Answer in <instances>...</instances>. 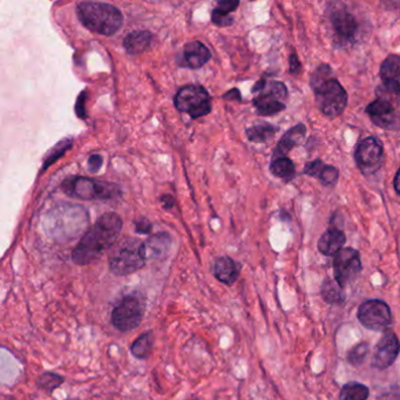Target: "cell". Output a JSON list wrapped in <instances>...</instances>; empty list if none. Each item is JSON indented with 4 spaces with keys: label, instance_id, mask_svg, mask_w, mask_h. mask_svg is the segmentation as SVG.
Instances as JSON below:
<instances>
[{
    "label": "cell",
    "instance_id": "6da1fadb",
    "mask_svg": "<svg viewBox=\"0 0 400 400\" xmlns=\"http://www.w3.org/2000/svg\"><path fill=\"white\" fill-rule=\"evenodd\" d=\"M122 221L119 215L107 213L86 232L72 253L77 265H89L98 261L107 250L112 249L121 232Z\"/></svg>",
    "mask_w": 400,
    "mask_h": 400
},
{
    "label": "cell",
    "instance_id": "7a4b0ae2",
    "mask_svg": "<svg viewBox=\"0 0 400 400\" xmlns=\"http://www.w3.org/2000/svg\"><path fill=\"white\" fill-rule=\"evenodd\" d=\"M315 100L320 112L329 118L341 115L348 105V94L339 81L334 77V71L327 64L320 65L312 73L310 80Z\"/></svg>",
    "mask_w": 400,
    "mask_h": 400
},
{
    "label": "cell",
    "instance_id": "3957f363",
    "mask_svg": "<svg viewBox=\"0 0 400 400\" xmlns=\"http://www.w3.org/2000/svg\"><path fill=\"white\" fill-rule=\"evenodd\" d=\"M77 13L80 22L89 30L103 36L117 34L124 24L120 10L106 3H80L77 5Z\"/></svg>",
    "mask_w": 400,
    "mask_h": 400
},
{
    "label": "cell",
    "instance_id": "277c9868",
    "mask_svg": "<svg viewBox=\"0 0 400 400\" xmlns=\"http://www.w3.org/2000/svg\"><path fill=\"white\" fill-rule=\"evenodd\" d=\"M145 242L134 237H125L110 249V270L115 276H128L139 272L146 265Z\"/></svg>",
    "mask_w": 400,
    "mask_h": 400
},
{
    "label": "cell",
    "instance_id": "5b68a950",
    "mask_svg": "<svg viewBox=\"0 0 400 400\" xmlns=\"http://www.w3.org/2000/svg\"><path fill=\"white\" fill-rule=\"evenodd\" d=\"M253 92L256 94L253 98V106L257 113L263 117H270L286 110L284 101L288 98V89L286 84L279 81H258Z\"/></svg>",
    "mask_w": 400,
    "mask_h": 400
},
{
    "label": "cell",
    "instance_id": "8992f818",
    "mask_svg": "<svg viewBox=\"0 0 400 400\" xmlns=\"http://www.w3.org/2000/svg\"><path fill=\"white\" fill-rule=\"evenodd\" d=\"M144 297L138 292L127 295L115 305L110 315V322L113 327L120 332H129L139 327L144 320Z\"/></svg>",
    "mask_w": 400,
    "mask_h": 400
},
{
    "label": "cell",
    "instance_id": "52a82bcc",
    "mask_svg": "<svg viewBox=\"0 0 400 400\" xmlns=\"http://www.w3.org/2000/svg\"><path fill=\"white\" fill-rule=\"evenodd\" d=\"M63 188L67 195L81 200H107L119 193L114 184L89 177H72L64 182Z\"/></svg>",
    "mask_w": 400,
    "mask_h": 400
},
{
    "label": "cell",
    "instance_id": "ba28073f",
    "mask_svg": "<svg viewBox=\"0 0 400 400\" xmlns=\"http://www.w3.org/2000/svg\"><path fill=\"white\" fill-rule=\"evenodd\" d=\"M175 106L180 112L189 114L191 118H201L212 110L210 96L202 86L188 84L177 92Z\"/></svg>",
    "mask_w": 400,
    "mask_h": 400
},
{
    "label": "cell",
    "instance_id": "9c48e42d",
    "mask_svg": "<svg viewBox=\"0 0 400 400\" xmlns=\"http://www.w3.org/2000/svg\"><path fill=\"white\" fill-rule=\"evenodd\" d=\"M357 318L364 327L372 331H384L392 323L389 305L380 299H370L360 304Z\"/></svg>",
    "mask_w": 400,
    "mask_h": 400
},
{
    "label": "cell",
    "instance_id": "30bf717a",
    "mask_svg": "<svg viewBox=\"0 0 400 400\" xmlns=\"http://www.w3.org/2000/svg\"><path fill=\"white\" fill-rule=\"evenodd\" d=\"M384 147L382 142L373 136L366 138L357 146L355 160L364 175L376 173L382 167Z\"/></svg>",
    "mask_w": 400,
    "mask_h": 400
},
{
    "label": "cell",
    "instance_id": "8fae6325",
    "mask_svg": "<svg viewBox=\"0 0 400 400\" xmlns=\"http://www.w3.org/2000/svg\"><path fill=\"white\" fill-rule=\"evenodd\" d=\"M362 272V261L360 255L356 249L346 248L341 249L334 258V281L341 286L346 287L348 283L356 279Z\"/></svg>",
    "mask_w": 400,
    "mask_h": 400
},
{
    "label": "cell",
    "instance_id": "7c38bea8",
    "mask_svg": "<svg viewBox=\"0 0 400 400\" xmlns=\"http://www.w3.org/2000/svg\"><path fill=\"white\" fill-rule=\"evenodd\" d=\"M366 113L372 122L380 128L386 131H400V114L389 100L378 98L372 101L366 107Z\"/></svg>",
    "mask_w": 400,
    "mask_h": 400
},
{
    "label": "cell",
    "instance_id": "4fadbf2b",
    "mask_svg": "<svg viewBox=\"0 0 400 400\" xmlns=\"http://www.w3.org/2000/svg\"><path fill=\"white\" fill-rule=\"evenodd\" d=\"M399 353V339L393 331L386 330L376 346L371 365L377 370H385L396 362Z\"/></svg>",
    "mask_w": 400,
    "mask_h": 400
},
{
    "label": "cell",
    "instance_id": "5bb4252c",
    "mask_svg": "<svg viewBox=\"0 0 400 400\" xmlns=\"http://www.w3.org/2000/svg\"><path fill=\"white\" fill-rule=\"evenodd\" d=\"M331 24L334 27V36L343 43H351L360 30V25L355 15L343 8H338L332 12Z\"/></svg>",
    "mask_w": 400,
    "mask_h": 400
},
{
    "label": "cell",
    "instance_id": "9a60e30c",
    "mask_svg": "<svg viewBox=\"0 0 400 400\" xmlns=\"http://www.w3.org/2000/svg\"><path fill=\"white\" fill-rule=\"evenodd\" d=\"M379 73L386 89L400 96V55H389L383 61Z\"/></svg>",
    "mask_w": 400,
    "mask_h": 400
},
{
    "label": "cell",
    "instance_id": "2e32d148",
    "mask_svg": "<svg viewBox=\"0 0 400 400\" xmlns=\"http://www.w3.org/2000/svg\"><path fill=\"white\" fill-rule=\"evenodd\" d=\"M241 265L228 256L218 257L214 263V275L225 286H232L239 279Z\"/></svg>",
    "mask_w": 400,
    "mask_h": 400
},
{
    "label": "cell",
    "instance_id": "e0dca14e",
    "mask_svg": "<svg viewBox=\"0 0 400 400\" xmlns=\"http://www.w3.org/2000/svg\"><path fill=\"white\" fill-rule=\"evenodd\" d=\"M346 242V237L344 232L337 228H331L320 236L318 250L325 256H336L343 249Z\"/></svg>",
    "mask_w": 400,
    "mask_h": 400
},
{
    "label": "cell",
    "instance_id": "ac0fdd59",
    "mask_svg": "<svg viewBox=\"0 0 400 400\" xmlns=\"http://www.w3.org/2000/svg\"><path fill=\"white\" fill-rule=\"evenodd\" d=\"M305 133H306V128H305V126L303 124H298L297 126L289 129L282 136V139L279 140L275 153H274V156L284 158L286 155L289 154L291 149L296 147L301 142L302 140L304 139Z\"/></svg>",
    "mask_w": 400,
    "mask_h": 400
},
{
    "label": "cell",
    "instance_id": "d6986e66",
    "mask_svg": "<svg viewBox=\"0 0 400 400\" xmlns=\"http://www.w3.org/2000/svg\"><path fill=\"white\" fill-rule=\"evenodd\" d=\"M210 51L202 43L193 41L186 45L184 51V59L191 68H200L206 65L210 59Z\"/></svg>",
    "mask_w": 400,
    "mask_h": 400
},
{
    "label": "cell",
    "instance_id": "ffe728a7",
    "mask_svg": "<svg viewBox=\"0 0 400 400\" xmlns=\"http://www.w3.org/2000/svg\"><path fill=\"white\" fill-rule=\"evenodd\" d=\"M151 39H153V36L148 31H134L125 38L124 46L129 54H141L149 50Z\"/></svg>",
    "mask_w": 400,
    "mask_h": 400
},
{
    "label": "cell",
    "instance_id": "44dd1931",
    "mask_svg": "<svg viewBox=\"0 0 400 400\" xmlns=\"http://www.w3.org/2000/svg\"><path fill=\"white\" fill-rule=\"evenodd\" d=\"M170 249V237L167 234H156L145 242V253L147 260L162 258Z\"/></svg>",
    "mask_w": 400,
    "mask_h": 400
},
{
    "label": "cell",
    "instance_id": "7402d4cb",
    "mask_svg": "<svg viewBox=\"0 0 400 400\" xmlns=\"http://www.w3.org/2000/svg\"><path fill=\"white\" fill-rule=\"evenodd\" d=\"M239 1H230V0H225V1H218L217 6L213 11V22L216 24L217 26H230L234 22L230 13L235 11L236 8H239Z\"/></svg>",
    "mask_w": 400,
    "mask_h": 400
},
{
    "label": "cell",
    "instance_id": "603a6c76",
    "mask_svg": "<svg viewBox=\"0 0 400 400\" xmlns=\"http://www.w3.org/2000/svg\"><path fill=\"white\" fill-rule=\"evenodd\" d=\"M154 346V336L153 332L147 331L133 341L131 353L136 360H147L151 357Z\"/></svg>",
    "mask_w": 400,
    "mask_h": 400
},
{
    "label": "cell",
    "instance_id": "cb8c5ba5",
    "mask_svg": "<svg viewBox=\"0 0 400 400\" xmlns=\"http://www.w3.org/2000/svg\"><path fill=\"white\" fill-rule=\"evenodd\" d=\"M320 294L324 301L329 304H341L346 301V295H344L343 288L332 279H327L324 281L320 288Z\"/></svg>",
    "mask_w": 400,
    "mask_h": 400
},
{
    "label": "cell",
    "instance_id": "d4e9b609",
    "mask_svg": "<svg viewBox=\"0 0 400 400\" xmlns=\"http://www.w3.org/2000/svg\"><path fill=\"white\" fill-rule=\"evenodd\" d=\"M277 131H279V128L276 126L263 122V124H258V125H255L248 128L246 136H248V139L251 142L263 144V142H267L268 140L272 139Z\"/></svg>",
    "mask_w": 400,
    "mask_h": 400
},
{
    "label": "cell",
    "instance_id": "484cf974",
    "mask_svg": "<svg viewBox=\"0 0 400 400\" xmlns=\"http://www.w3.org/2000/svg\"><path fill=\"white\" fill-rule=\"evenodd\" d=\"M370 390L360 383L351 382L343 385L339 392V400H367Z\"/></svg>",
    "mask_w": 400,
    "mask_h": 400
},
{
    "label": "cell",
    "instance_id": "4316f807",
    "mask_svg": "<svg viewBox=\"0 0 400 400\" xmlns=\"http://www.w3.org/2000/svg\"><path fill=\"white\" fill-rule=\"evenodd\" d=\"M270 170L275 177H281L283 180L290 181L294 179L295 165L289 158H277L272 162Z\"/></svg>",
    "mask_w": 400,
    "mask_h": 400
},
{
    "label": "cell",
    "instance_id": "83f0119b",
    "mask_svg": "<svg viewBox=\"0 0 400 400\" xmlns=\"http://www.w3.org/2000/svg\"><path fill=\"white\" fill-rule=\"evenodd\" d=\"M64 382H65V378L58 373L45 372L38 378L37 384L41 390L52 394Z\"/></svg>",
    "mask_w": 400,
    "mask_h": 400
},
{
    "label": "cell",
    "instance_id": "f1b7e54d",
    "mask_svg": "<svg viewBox=\"0 0 400 400\" xmlns=\"http://www.w3.org/2000/svg\"><path fill=\"white\" fill-rule=\"evenodd\" d=\"M369 350H370V346L365 341L358 343L348 353V362L353 366H360L369 355Z\"/></svg>",
    "mask_w": 400,
    "mask_h": 400
},
{
    "label": "cell",
    "instance_id": "f546056e",
    "mask_svg": "<svg viewBox=\"0 0 400 400\" xmlns=\"http://www.w3.org/2000/svg\"><path fill=\"white\" fill-rule=\"evenodd\" d=\"M320 182L327 186V187H334L338 182V177H339V172L338 169L334 165H325L322 169L320 175Z\"/></svg>",
    "mask_w": 400,
    "mask_h": 400
},
{
    "label": "cell",
    "instance_id": "4dcf8cb0",
    "mask_svg": "<svg viewBox=\"0 0 400 400\" xmlns=\"http://www.w3.org/2000/svg\"><path fill=\"white\" fill-rule=\"evenodd\" d=\"M71 146H72V141H71V140H63L54 149H52L51 153H50V155H48L46 160H45L43 169L47 168L48 165H51L55 160H58L68 148H71Z\"/></svg>",
    "mask_w": 400,
    "mask_h": 400
},
{
    "label": "cell",
    "instance_id": "1f68e13d",
    "mask_svg": "<svg viewBox=\"0 0 400 400\" xmlns=\"http://www.w3.org/2000/svg\"><path fill=\"white\" fill-rule=\"evenodd\" d=\"M325 163L320 158H317L315 161L306 162L304 165V174H306L308 177H318Z\"/></svg>",
    "mask_w": 400,
    "mask_h": 400
},
{
    "label": "cell",
    "instance_id": "d6a6232c",
    "mask_svg": "<svg viewBox=\"0 0 400 400\" xmlns=\"http://www.w3.org/2000/svg\"><path fill=\"white\" fill-rule=\"evenodd\" d=\"M289 65H290V73L294 74V75H297L302 70V64L298 59L297 54H292L290 55V58H289Z\"/></svg>",
    "mask_w": 400,
    "mask_h": 400
},
{
    "label": "cell",
    "instance_id": "836d02e7",
    "mask_svg": "<svg viewBox=\"0 0 400 400\" xmlns=\"http://www.w3.org/2000/svg\"><path fill=\"white\" fill-rule=\"evenodd\" d=\"M103 165V158L100 155H92L89 158V168L91 172H98Z\"/></svg>",
    "mask_w": 400,
    "mask_h": 400
},
{
    "label": "cell",
    "instance_id": "e575fe53",
    "mask_svg": "<svg viewBox=\"0 0 400 400\" xmlns=\"http://www.w3.org/2000/svg\"><path fill=\"white\" fill-rule=\"evenodd\" d=\"M400 393L398 387L396 389L390 390V391H386V392L383 393L380 396H378L377 400H399Z\"/></svg>",
    "mask_w": 400,
    "mask_h": 400
},
{
    "label": "cell",
    "instance_id": "d590c367",
    "mask_svg": "<svg viewBox=\"0 0 400 400\" xmlns=\"http://www.w3.org/2000/svg\"><path fill=\"white\" fill-rule=\"evenodd\" d=\"M151 225L147 220L141 218V220L136 224V232H141V234H148L151 232Z\"/></svg>",
    "mask_w": 400,
    "mask_h": 400
},
{
    "label": "cell",
    "instance_id": "8d00e7d4",
    "mask_svg": "<svg viewBox=\"0 0 400 400\" xmlns=\"http://www.w3.org/2000/svg\"><path fill=\"white\" fill-rule=\"evenodd\" d=\"M161 202L165 208H172V207L174 206V200L170 195H165V196L161 198Z\"/></svg>",
    "mask_w": 400,
    "mask_h": 400
},
{
    "label": "cell",
    "instance_id": "74e56055",
    "mask_svg": "<svg viewBox=\"0 0 400 400\" xmlns=\"http://www.w3.org/2000/svg\"><path fill=\"white\" fill-rule=\"evenodd\" d=\"M393 184H394V189H396L397 193L400 195V168L398 169V172H397Z\"/></svg>",
    "mask_w": 400,
    "mask_h": 400
}]
</instances>
